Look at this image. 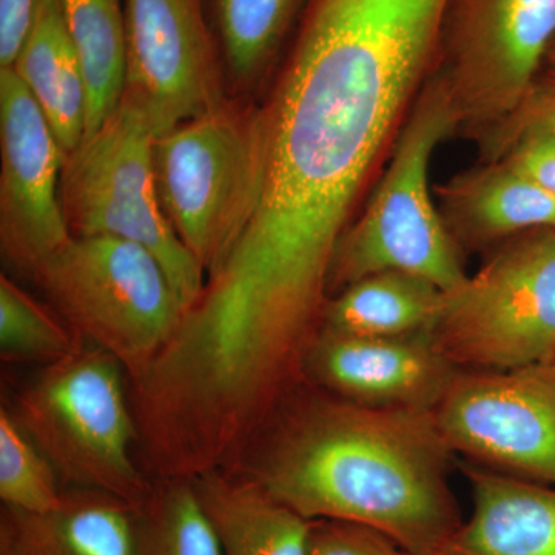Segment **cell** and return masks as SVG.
I'll list each match as a JSON object with an SVG mask.
<instances>
[{
	"label": "cell",
	"mask_w": 555,
	"mask_h": 555,
	"mask_svg": "<svg viewBox=\"0 0 555 555\" xmlns=\"http://www.w3.org/2000/svg\"><path fill=\"white\" fill-rule=\"evenodd\" d=\"M33 278L82 343L118 360L130 379L169 343L185 310L158 259L109 236H72Z\"/></svg>",
	"instance_id": "8992f818"
},
{
	"label": "cell",
	"mask_w": 555,
	"mask_h": 555,
	"mask_svg": "<svg viewBox=\"0 0 555 555\" xmlns=\"http://www.w3.org/2000/svg\"><path fill=\"white\" fill-rule=\"evenodd\" d=\"M433 411L317 398L284 416L233 467L308 520L386 535L406 555H440L463 524Z\"/></svg>",
	"instance_id": "7a4b0ae2"
},
{
	"label": "cell",
	"mask_w": 555,
	"mask_h": 555,
	"mask_svg": "<svg viewBox=\"0 0 555 555\" xmlns=\"http://www.w3.org/2000/svg\"><path fill=\"white\" fill-rule=\"evenodd\" d=\"M222 555H308L312 520L235 470L192 481Z\"/></svg>",
	"instance_id": "e0dca14e"
},
{
	"label": "cell",
	"mask_w": 555,
	"mask_h": 555,
	"mask_svg": "<svg viewBox=\"0 0 555 555\" xmlns=\"http://www.w3.org/2000/svg\"><path fill=\"white\" fill-rule=\"evenodd\" d=\"M555 39V0H452L433 78L456 133L480 141L540 78Z\"/></svg>",
	"instance_id": "ba28073f"
},
{
	"label": "cell",
	"mask_w": 555,
	"mask_h": 555,
	"mask_svg": "<svg viewBox=\"0 0 555 555\" xmlns=\"http://www.w3.org/2000/svg\"><path fill=\"white\" fill-rule=\"evenodd\" d=\"M308 0H210L215 36L225 78L236 89H251L286 42Z\"/></svg>",
	"instance_id": "44dd1931"
},
{
	"label": "cell",
	"mask_w": 555,
	"mask_h": 555,
	"mask_svg": "<svg viewBox=\"0 0 555 555\" xmlns=\"http://www.w3.org/2000/svg\"><path fill=\"white\" fill-rule=\"evenodd\" d=\"M451 2H306L275 89L257 107V170L233 247L327 275L364 184L436 68Z\"/></svg>",
	"instance_id": "6da1fadb"
},
{
	"label": "cell",
	"mask_w": 555,
	"mask_h": 555,
	"mask_svg": "<svg viewBox=\"0 0 555 555\" xmlns=\"http://www.w3.org/2000/svg\"><path fill=\"white\" fill-rule=\"evenodd\" d=\"M139 555H222L192 481H156L139 506Z\"/></svg>",
	"instance_id": "7402d4cb"
},
{
	"label": "cell",
	"mask_w": 555,
	"mask_h": 555,
	"mask_svg": "<svg viewBox=\"0 0 555 555\" xmlns=\"http://www.w3.org/2000/svg\"><path fill=\"white\" fill-rule=\"evenodd\" d=\"M308 555H406L386 535L350 521L315 520Z\"/></svg>",
	"instance_id": "484cf974"
},
{
	"label": "cell",
	"mask_w": 555,
	"mask_h": 555,
	"mask_svg": "<svg viewBox=\"0 0 555 555\" xmlns=\"http://www.w3.org/2000/svg\"><path fill=\"white\" fill-rule=\"evenodd\" d=\"M156 138L147 108L124 93L100 129L65 158L62 210L72 236H109L149 250L188 309L198 298L206 270L164 214L153 164Z\"/></svg>",
	"instance_id": "5b68a950"
},
{
	"label": "cell",
	"mask_w": 555,
	"mask_h": 555,
	"mask_svg": "<svg viewBox=\"0 0 555 555\" xmlns=\"http://www.w3.org/2000/svg\"><path fill=\"white\" fill-rule=\"evenodd\" d=\"M454 133L447 98L430 76L393 142L374 196L335 247L328 288H346L382 272L423 278L444 294L465 281L456 243L429 190L434 152Z\"/></svg>",
	"instance_id": "3957f363"
},
{
	"label": "cell",
	"mask_w": 555,
	"mask_h": 555,
	"mask_svg": "<svg viewBox=\"0 0 555 555\" xmlns=\"http://www.w3.org/2000/svg\"><path fill=\"white\" fill-rule=\"evenodd\" d=\"M444 292L423 278L382 272L343 288L326 302L321 328L360 337L429 334Z\"/></svg>",
	"instance_id": "d6986e66"
},
{
	"label": "cell",
	"mask_w": 555,
	"mask_h": 555,
	"mask_svg": "<svg viewBox=\"0 0 555 555\" xmlns=\"http://www.w3.org/2000/svg\"><path fill=\"white\" fill-rule=\"evenodd\" d=\"M86 345L49 309L9 276H0V352L3 360L57 363Z\"/></svg>",
	"instance_id": "603a6c76"
},
{
	"label": "cell",
	"mask_w": 555,
	"mask_h": 555,
	"mask_svg": "<svg viewBox=\"0 0 555 555\" xmlns=\"http://www.w3.org/2000/svg\"><path fill=\"white\" fill-rule=\"evenodd\" d=\"M56 3L86 76V141L115 112L126 90V0H56Z\"/></svg>",
	"instance_id": "ffe728a7"
},
{
	"label": "cell",
	"mask_w": 555,
	"mask_h": 555,
	"mask_svg": "<svg viewBox=\"0 0 555 555\" xmlns=\"http://www.w3.org/2000/svg\"><path fill=\"white\" fill-rule=\"evenodd\" d=\"M119 361L82 346L43 367L17 396L13 415L64 488L91 489L141 506L156 481L134 459L138 430Z\"/></svg>",
	"instance_id": "277c9868"
},
{
	"label": "cell",
	"mask_w": 555,
	"mask_h": 555,
	"mask_svg": "<svg viewBox=\"0 0 555 555\" xmlns=\"http://www.w3.org/2000/svg\"><path fill=\"white\" fill-rule=\"evenodd\" d=\"M305 369L339 398L375 408L433 411L456 369L429 334L360 337L321 328Z\"/></svg>",
	"instance_id": "4fadbf2b"
},
{
	"label": "cell",
	"mask_w": 555,
	"mask_h": 555,
	"mask_svg": "<svg viewBox=\"0 0 555 555\" xmlns=\"http://www.w3.org/2000/svg\"><path fill=\"white\" fill-rule=\"evenodd\" d=\"M526 130H543L555 134V72L546 78L537 79L520 107L478 141L481 153L486 155L496 145Z\"/></svg>",
	"instance_id": "4316f807"
},
{
	"label": "cell",
	"mask_w": 555,
	"mask_h": 555,
	"mask_svg": "<svg viewBox=\"0 0 555 555\" xmlns=\"http://www.w3.org/2000/svg\"><path fill=\"white\" fill-rule=\"evenodd\" d=\"M40 0H0V68L13 67L35 24Z\"/></svg>",
	"instance_id": "83f0119b"
},
{
	"label": "cell",
	"mask_w": 555,
	"mask_h": 555,
	"mask_svg": "<svg viewBox=\"0 0 555 555\" xmlns=\"http://www.w3.org/2000/svg\"><path fill=\"white\" fill-rule=\"evenodd\" d=\"M430 341L456 371H516L555 357V229L506 240L444 294Z\"/></svg>",
	"instance_id": "52a82bcc"
},
{
	"label": "cell",
	"mask_w": 555,
	"mask_h": 555,
	"mask_svg": "<svg viewBox=\"0 0 555 555\" xmlns=\"http://www.w3.org/2000/svg\"><path fill=\"white\" fill-rule=\"evenodd\" d=\"M164 214L206 273L246 211L257 170V107H222L159 134L153 147Z\"/></svg>",
	"instance_id": "9c48e42d"
},
{
	"label": "cell",
	"mask_w": 555,
	"mask_h": 555,
	"mask_svg": "<svg viewBox=\"0 0 555 555\" xmlns=\"http://www.w3.org/2000/svg\"><path fill=\"white\" fill-rule=\"evenodd\" d=\"M56 470L10 409L0 411V500L24 513L53 511L64 499Z\"/></svg>",
	"instance_id": "cb8c5ba5"
},
{
	"label": "cell",
	"mask_w": 555,
	"mask_h": 555,
	"mask_svg": "<svg viewBox=\"0 0 555 555\" xmlns=\"http://www.w3.org/2000/svg\"><path fill=\"white\" fill-rule=\"evenodd\" d=\"M455 243L483 246L537 229H555V196L502 160L455 175L436 190Z\"/></svg>",
	"instance_id": "2e32d148"
},
{
	"label": "cell",
	"mask_w": 555,
	"mask_h": 555,
	"mask_svg": "<svg viewBox=\"0 0 555 555\" xmlns=\"http://www.w3.org/2000/svg\"><path fill=\"white\" fill-rule=\"evenodd\" d=\"M546 61L550 62L551 67H553L555 72V39L553 46H551L550 51H547Z\"/></svg>",
	"instance_id": "f1b7e54d"
},
{
	"label": "cell",
	"mask_w": 555,
	"mask_h": 555,
	"mask_svg": "<svg viewBox=\"0 0 555 555\" xmlns=\"http://www.w3.org/2000/svg\"><path fill=\"white\" fill-rule=\"evenodd\" d=\"M551 364H553L554 369H555V357L553 358V360L550 361Z\"/></svg>",
	"instance_id": "f546056e"
},
{
	"label": "cell",
	"mask_w": 555,
	"mask_h": 555,
	"mask_svg": "<svg viewBox=\"0 0 555 555\" xmlns=\"http://www.w3.org/2000/svg\"><path fill=\"white\" fill-rule=\"evenodd\" d=\"M473 509L440 555H555V486L463 465Z\"/></svg>",
	"instance_id": "5bb4252c"
},
{
	"label": "cell",
	"mask_w": 555,
	"mask_h": 555,
	"mask_svg": "<svg viewBox=\"0 0 555 555\" xmlns=\"http://www.w3.org/2000/svg\"><path fill=\"white\" fill-rule=\"evenodd\" d=\"M10 68L38 101L67 158L86 137L87 83L56 0H40L35 24Z\"/></svg>",
	"instance_id": "ac0fdd59"
},
{
	"label": "cell",
	"mask_w": 555,
	"mask_h": 555,
	"mask_svg": "<svg viewBox=\"0 0 555 555\" xmlns=\"http://www.w3.org/2000/svg\"><path fill=\"white\" fill-rule=\"evenodd\" d=\"M452 452L555 486V369L459 371L433 409Z\"/></svg>",
	"instance_id": "30bf717a"
},
{
	"label": "cell",
	"mask_w": 555,
	"mask_h": 555,
	"mask_svg": "<svg viewBox=\"0 0 555 555\" xmlns=\"http://www.w3.org/2000/svg\"><path fill=\"white\" fill-rule=\"evenodd\" d=\"M126 22L124 93L147 108L158 137L229 101L206 0H126Z\"/></svg>",
	"instance_id": "8fae6325"
},
{
	"label": "cell",
	"mask_w": 555,
	"mask_h": 555,
	"mask_svg": "<svg viewBox=\"0 0 555 555\" xmlns=\"http://www.w3.org/2000/svg\"><path fill=\"white\" fill-rule=\"evenodd\" d=\"M483 160H502L509 169L555 196V134L526 130L483 155Z\"/></svg>",
	"instance_id": "d4e9b609"
},
{
	"label": "cell",
	"mask_w": 555,
	"mask_h": 555,
	"mask_svg": "<svg viewBox=\"0 0 555 555\" xmlns=\"http://www.w3.org/2000/svg\"><path fill=\"white\" fill-rule=\"evenodd\" d=\"M0 145L3 257L33 276L72 238L60 196L65 153L13 68H0Z\"/></svg>",
	"instance_id": "7c38bea8"
},
{
	"label": "cell",
	"mask_w": 555,
	"mask_h": 555,
	"mask_svg": "<svg viewBox=\"0 0 555 555\" xmlns=\"http://www.w3.org/2000/svg\"><path fill=\"white\" fill-rule=\"evenodd\" d=\"M0 555H139V506L78 488L49 513L3 506Z\"/></svg>",
	"instance_id": "9a60e30c"
}]
</instances>
